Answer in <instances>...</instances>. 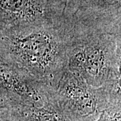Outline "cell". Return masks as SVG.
<instances>
[{"instance_id":"cell-5","label":"cell","mask_w":121,"mask_h":121,"mask_svg":"<svg viewBox=\"0 0 121 121\" xmlns=\"http://www.w3.org/2000/svg\"><path fill=\"white\" fill-rule=\"evenodd\" d=\"M0 87L13 102L41 106L52 97V89L0 55ZM12 106V107H13Z\"/></svg>"},{"instance_id":"cell-2","label":"cell","mask_w":121,"mask_h":121,"mask_svg":"<svg viewBox=\"0 0 121 121\" xmlns=\"http://www.w3.org/2000/svg\"><path fill=\"white\" fill-rule=\"evenodd\" d=\"M67 22V69L94 87L120 80L121 32Z\"/></svg>"},{"instance_id":"cell-8","label":"cell","mask_w":121,"mask_h":121,"mask_svg":"<svg viewBox=\"0 0 121 121\" xmlns=\"http://www.w3.org/2000/svg\"><path fill=\"white\" fill-rule=\"evenodd\" d=\"M95 121H121V104H113L104 110Z\"/></svg>"},{"instance_id":"cell-4","label":"cell","mask_w":121,"mask_h":121,"mask_svg":"<svg viewBox=\"0 0 121 121\" xmlns=\"http://www.w3.org/2000/svg\"><path fill=\"white\" fill-rule=\"evenodd\" d=\"M67 0H0V34L59 21Z\"/></svg>"},{"instance_id":"cell-6","label":"cell","mask_w":121,"mask_h":121,"mask_svg":"<svg viewBox=\"0 0 121 121\" xmlns=\"http://www.w3.org/2000/svg\"><path fill=\"white\" fill-rule=\"evenodd\" d=\"M65 17L71 22L121 31V0H67Z\"/></svg>"},{"instance_id":"cell-3","label":"cell","mask_w":121,"mask_h":121,"mask_svg":"<svg viewBox=\"0 0 121 121\" xmlns=\"http://www.w3.org/2000/svg\"><path fill=\"white\" fill-rule=\"evenodd\" d=\"M52 97L71 121H95L104 110L121 104V79L94 87L66 69Z\"/></svg>"},{"instance_id":"cell-7","label":"cell","mask_w":121,"mask_h":121,"mask_svg":"<svg viewBox=\"0 0 121 121\" xmlns=\"http://www.w3.org/2000/svg\"><path fill=\"white\" fill-rule=\"evenodd\" d=\"M15 121H71L52 97L41 106L17 104L9 109Z\"/></svg>"},{"instance_id":"cell-1","label":"cell","mask_w":121,"mask_h":121,"mask_svg":"<svg viewBox=\"0 0 121 121\" xmlns=\"http://www.w3.org/2000/svg\"><path fill=\"white\" fill-rule=\"evenodd\" d=\"M69 25L59 21L0 34V55L53 90L67 65Z\"/></svg>"},{"instance_id":"cell-9","label":"cell","mask_w":121,"mask_h":121,"mask_svg":"<svg viewBox=\"0 0 121 121\" xmlns=\"http://www.w3.org/2000/svg\"><path fill=\"white\" fill-rule=\"evenodd\" d=\"M13 106V102L11 100L7 93L0 87V110H9Z\"/></svg>"}]
</instances>
